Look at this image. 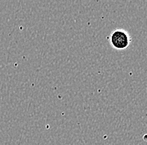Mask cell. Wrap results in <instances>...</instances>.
Here are the masks:
<instances>
[{
  "label": "cell",
  "mask_w": 147,
  "mask_h": 145,
  "mask_svg": "<svg viewBox=\"0 0 147 145\" xmlns=\"http://www.w3.org/2000/svg\"><path fill=\"white\" fill-rule=\"evenodd\" d=\"M111 46L118 50H123L129 48L131 38L128 32L122 29H115L109 37Z\"/></svg>",
  "instance_id": "1"
}]
</instances>
